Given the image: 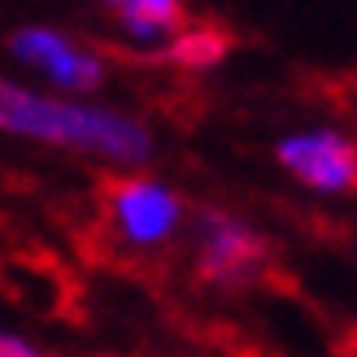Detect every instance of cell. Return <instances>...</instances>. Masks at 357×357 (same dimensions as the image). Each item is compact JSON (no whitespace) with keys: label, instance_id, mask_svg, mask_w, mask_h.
Here are the masks:
<instances>
[{"label":"cell","instance_id":"cell-7","mask_svg":"<svg viewBox=\"0 0 357 357\" xmlns=\"http://www.w3.org/2000/svg\"><path fill=\"white\" fill-rule=\"evenodd\" d=\"M231 52V35L218 26H178L166 40V61L183 70H213Z\"/></svg>","mask_w":357,"mask_h":357},{"label":"cell","instance_id":"cell-1","mask_svg":"<svg viewBox=\"0 0 357 357\" xmlns=\"http://www.w3.org/2000/svg\"><path fill=\"white\" fill-rule=\"evenodd\" d=\"M0 131L31 135L75 153H92L118 166H144L153 157V131L139 118L100 109V105H83V100H66V96L26 92V87L5 79H0Z\"/></svg>","mask_w":357,"mask_h":357},{"label":"cell","instance_id":"cell-5","mask_svg":"<svg viewBox=\"0 0 357 357\" xmlns=\"http://www.w3.org/2000/svg\"><path fill=\"white\" fill-rule=\"evenodd\" d=\"M13 57L26 61V66H40L57 87H66V92H92V87L105 83V61L96 52L79 48L61 31H44V26L17 31L13 35Z\"/></svg>","mask_w":357,"mask_h":357},{"label":"cell","instance_id":"cell-2","mask_svg":"<svg viewBox=\"0 0 357 357\" xmlns=\"http://www.w3.org/2000/svg\"><path fill=\"white\" fill-rule=\"evenodd\" d=\"M105 213H109V227L122 244L162 248L178 236V227H183V196L174 188H166L162 178L131 174V178L109 183V192H105Z\"/></svg>","mask_w":357,"mask_h":357},{"label":"cell","instance_id":"cell-8","mask_svg":"<svg viewBox=\"0 0 357 357\" xmlns=\"http://www.w3.org/2000/svg\"><path fill=\"white\" fill-rule=\"evenodd\" d=\"M0 357H40L26 340H17V335H9V331H0Z\"/></svg>","mask_w":357,"mask_h":357},{"label":"cell","instance_id":"cell-6","mask_svg":"<svg viewBox=\"0 0 357 357\" xmlns=\"http://www.w3.org/2000/svg\"><path fill=\"white\" fill-rule=\"evenodd\" d=\"M118 13L122 31L135 44H162L183 22V0H100Z\"/></svg>","mask_w":357,"mask_h":357},{"label":"cell","instance_id":"cell-4","mask_svg":"<svg viewBox=\"0 0 357 357\" xmlns=\"http://www.w3.org/2000/svg\"><path fill=\"white\" fill-rule=\"evenodd\" d=\"M266 248L261 231L248 227L236 213L209 209L201 218V236H196V275L218 288H240V283L257 279L266 271Z\"/></svg>","mask_w":357,"mask_h":357},{"label":"cell","instance_id":"cell-3","mask_svg":"<svg viewBox=\"0 0 357 357\" xmlns=\"http://www.w3.org/2000/svg\"><path fill=\"white\" fill-rule=\"evenodd\" d=\"M275 162L318 196H344L357 188V139L340 127H301L283 135Z\"/></svg>","mask_w":357,"mask_h":357},{"label":"cell","instance_id":"cell-9","mask_svg":"<svg viewBox=\"0 0 357 357\" xmlns=\"http://www.w3.org/2000/svg\"><path fill=\"white\" fill-rule=\"evenodd\" d=\"M344 357H357V335H353V340L344 344Z\"/></svg>","mask_w":357,"mask_h":357}]
</instances>
